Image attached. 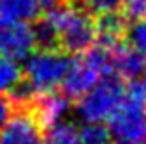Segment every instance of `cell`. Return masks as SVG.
I'll use <instances>...</instances> for the list:
<instances>
[{"mask_svg":"<svg viewBox=\"0 0 146 144\" xmlns=\"http://www.w3.org/2000/svg\"><path fill=\"white\" fill-rule=\"evenodd\" d=\"M33 28L37 43L43 46H59L67 54H82L96 41L93 15L72 0L52 6Z\"/></svg>","mask_w":146,"mask_h":144,"instance_id":"1","label":"cell"},{"mask_svg":"<svg viewBox=\"0 0 146 144\" xmlns=\"http://www.w3.org/2000/svg\"><path fill=\"white\" fill-rule=\"evenodd\" d=\"M111 139L117 144L146 142V96L139 83L126 87L120 104L106 120Z\"/></svg>","mask_w":146,"mask_h":144,"instance_id":"2","label":"cell"},{"mask_svg":"<svg viewBox=\"0 0 146 144\" xmlns=\"http://www.w3.org/2000/svg\"><path fill=\"white\" fill-rule=\"evenodd\" d=\"M68 65H70V57L67 52L57 46H43L41 50H33L24 59L21 79L33 96L56 90L63 83Z\"/></svg>","mask_w":146,"mask_h":144,"instance_id":"3","label":"cell"},{"mask_svg":"<svg viewBox=\"0 0 146 144\" xmlns=\"http://www.w3.org/2000/svg\"><path fill=\"white\" fill-rule=\"evenodd\" d=\"M107 74H111L109 50L102 44L96 46L93 44L85 52H82L74 61H70L61 83L63 94L70 100H78Z\"/></svg>","mask_w":146,"mask_h":144,"instance_id":"4","label":"cell"},{"mask_svg":"<svg viewBox=\"0 0 146 144\" xmlns=\"http://www.w3.org/2000/svg\"><path fill=\"white\" fill-rule=\"evenodd\" d=\"M124 92V79L111 72L78 98L76 113L83 122H106L120 104Z\"/></svg>","mask_w":146,"mask_h":144,"instance_id":"5","label":"cell"},{"mask_svg":"<svg viewBox=\"0 0 146 144\" xmlns=\"http://www.w3.org/2000/svg\"><path fill=\"white\" fill-rule=\"evenodd\" d=\"M35 28L30 22H0V55L11 61H24L37 48Z\"/></svg>","mask_w":146,"mask_h":144,"instance_id":"6","label":"cell"},{"mask_svg":"<svg viewBox=\"0 0 146 144\" xmlns=\"http://www.w3.org/2000/svg\"><path fill=\"white\" fill-rule=\"evenodd\" d=\"M43 126L30 107H19V111H13L0 129V144H43Z\"/></svg>","mask_w":146,"mask_h":144,"instance_id":"7","label":"cell"},{"mask_svg":"<svg viewBox=\"0 0 146 144\" xmlns=\"http://www.w3.org/2000/svg\"><path fill=\"white\" fill-rule=\"evenodd\" d=\"M70 98H67L63 92L57 90H48V92L35 94L30 102V111L33 113L41 126H52L61 120H65V116L70 111Z\"/></svg>","mask_w":146,"mask_h":144,"instance_id":"8","label":"cell"},{"mask_svg":"<svg viewBox=\"0 0 146 144\" xmlns=\"http://www.w3.org/2000/svg\"><path fill=\"white\" fill-rule=\"evenodd\" d=\"M109 57H111V72L122 79L139 78L146 61L131 44L129 43L124 44L122 41L115 44L113 48H109Z\"/></svg>","mask_w":146,"mask_h":144,"instance_id":"9","label":"cell"},{"mask_svg":"<svg viewBox=\"0 0 146 144\" xmlns=\"http://www.w3.org/2000/svg\"><path fill=\"white\" fill-rule=\"evenodd\" d=\"M41 9L39 0H0V22H32Z\"/></svg>","mask_w":146,"mask_h":144,"instance_id":"10","label":"cell"},{"mask_svg":"<svg viewBox=\"0 0 146 144\" xmlns=\"http://www.w3.org/2000/svg\"><path fill=\"white\" fill-rule=\"evenodd\" d=\"M43 144H80L78 127L68 120H61L57 124L48 126L43 137Z\"/></svg>","mask_w":146,"mask_h":144,"instance_id":"11","label":"cell"},{"mask_svg":"<svg viewBox=\"0 0 146 144\" xmlns=\"http://www.w3.org/2000/svg\"><path fill=\"white\" fill-rule=\"evenodd\" d=\"M80 144H111V133L104 122H83L78 127Z\"/></svg>","mask_w":146,"mask_h":144,"instance_id":"12","label":"cell"},{"mask_svg":"<svg viewBox=\"0 0 146 144\" xmlns=\"http://www.w3.org/2000/svg\"><path fill=\"white\" fill-rule=\"evenodd\" d=\"M22 74L19 63L0 55V94H7L19 85Z\"/></svg>","mask_w":146,"mask_h":144,"instance_id":"13","label":"cell"},{"mask_svg":"<svg viewBox=\"0 0 146 144\" xmlns=\"http://www.w3.org/2000/svg\"><path fill=\"white\" fill-rule=\"evenodd\" d=\"M72 2L80 4L89 15H96V17L117 13L122 6V0H72Z\"/></svg>","mask_w":146,"mask_h":144,"instance_id":"14","label":"cell"},{"mask_svg":"<svg viewBox=\"0 0 146 144\" xmlns=\"http://www.w3.org/2000/svg\"><path fill=\"white\" fill-rule=\"evenodd\" d=\"M129 44L146 59V17L141 20H135L128 30Z\"/></svg>","mask_w":146,"mask_h":144,"instance_id":"15","label":"cell"},{"mask_svg":"<svg viewBox=\"0 0 146 144\" xmlns=\"http://www.w3.org/2000/svg\"><path fill=\"white\" fill-rule=\"evenodd\" d=\"M122 17L126 20H141L146 17V0H122Z\"/></svg>","mask_w":146,"mask_h":144,"instance_id":"16","label":"cell"},{"mask_svg":"<svg viewBox=\"0 0 146 144\" xmlns=\"http://www.w3.org/2000/svg\"><path fill=\"white\" fill-rule=\"evenodd\" d=\"M13 111H15V104L9 98H6L4 94H0V129H2L4 124L9 120V116L13 115Z\"/></svg>","mask_w":146,"mask_h":144,"instance_id":"17","label":"cell"},{"mask_svg":"<svg viewBox=\"0 0 146 144\" xmlns=\"http://www.w3.org/2000/svg\"><path fill=\"white\" fill-rule=\"evenodd\" d=\"M39 2H41V6H43V7H52V6H56V4L65 2V0H39Z\"/></svg>","mask_w":146,"mask_h":144,"instance_id":"18","label":"cell"},{"mask_svg":"<svg viewBox=\"0 0 146 144\" xmlns=\"http://www.w3.org/2000/svg\"><path fill=\"white\" fill-rule=\"evenodd\" d=\"M141 76H143V85H146V61H144V67H143V72H141Z\"/></svg>","mask_w":146,"mask_h":144,"instance_id":"19","label":"cell"},{"mask_svg":"<svg viewBox=\"0 0 146 144\" xmlns=\"http://www.w3.org/2000/svg\"><path fill=\"white\" fill-rule=\"evenodd\" d=\"M143 87H144V96H146V85H143Z\"/></svg>","mask_w":146,"mask_h":144,"instance_id":"20","label":"cell"},{"mask_svg":"<svg viewBox=\"0 0 146 144\" xmlns=\"http://www.w3.org/2000/svg\"><path fill=\"white\" fill-rule=\"evenodd\" d=\"M135 144H146V142H135Z\"/></svg>","mask_w":146,"mask_h":144,"instance_id":"21","label":"cell"}]
</instances>
